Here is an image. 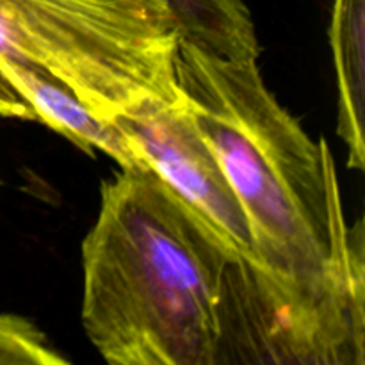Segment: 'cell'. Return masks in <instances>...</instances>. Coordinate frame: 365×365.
I'll use <instances>...</instances> for the list:
<instances>
[{
  "mask_svg": "<svg viewBox=\"0 0 365 365\" xmlns=\"http://www.w3.org/2000/svg\"><path fill=\"white\" fill-rule=\"evenodd\" d=\"M0 118H2V113H0Z\"/></svg>",
  "mask_w": 365,
  "mask_h": 365,
  "instance_id": "9c48e42d",
  "label": "cell"
},
{
  "mask_svg": "<svg viewBox=\"0 0 365 365\" xmlns=\"http://www.w3.org/2000/svg\"><path fill=\"white\" fill-rule=\"evenodd\" d=\"M0 71L14 91L31 106L34 120L77 145L82 152L106 153L120 168L145 164L114 121L93 114L73 89L34 61L0 59Z\"/></svg>",
  "mask_w": 365,
  "mask_h": 365,
  "instance_id": "5b68a950",
  "label": "cell"
},
{
  "mask_svg": "<svg viewBox=\"0 0 365 365\" xmlns=\"http://www.w3.org/2000/svg\"><path fill=\"white\" fill-rule=\"evenodd\" d=\"M330 46L337 73V132L348 148V168H365V0H334Z\"/></svg>",
  "mask_w": 365,
  "mask_h": 365,
  "instance_id": "8992f818",
  "label": "cell"
},
{
  "mask_svg": "<svg viewBox=\"0 0 365 365\" xmlns=\"http://www.w3.org/2000/svg\"><path fill=\"white\" fill-rule=\"evenodd\" d=\"M113 121L146 166L195 210L230 253L234 264L225 274L223 291L252 277L259 264L248 221L216 153L200 134L184 102L150 98Z\"/></svg>",
  "mask_w": 365,
  "mask_h": 365,
  "instance_id": "277c9868",
  "label": "cell"
},
{
  "mask_svg": "<svg viewBox=\"0 0 365 365\" xmlns=\"http://www.w3.org/2000/svg\"><path fill=\"white\" fill-rule=\"evenodd\" d=\"M177 24L180 39L223 59H257L255 24L242 0H157Z\"/></svg>",
  "mask_w": 365,
  "mask_h": 365,
  "instance_id": "52a82bcc",
  "label": "cell"
},
{
  "mask_svg": "<svg viewBox=\"0 0 365 365\" xmlns=\"http://www.w3.org/2000/svg\"><path fill=\"white\" fill-rule=\"evenodd\" d=\"M234 259L150 166L103 180L82 241V327L110 365H216Z\"/></svg>",
  "mask_w": 365,
  "mask_h": 365,
  "instance_id": "7a4b0ae2",
  "label": "cell"
},
{
  "mask_svg": "<svg viewBox=\"0 0 365 365\" xmlns=\"http://www.w3.org/2000/svg\"><path fill=\"white\" fill-rule=\"evenodd\" d=\"M180 32L157 0H0V59L34 61L113 121L145 100L180 103ZM2 118L34 120L0 71Z\"/></svg>",
  "mask_w": 365,
  "mask_h": 365,
  "instance_id": "3957f363",
  "label": "cell"
},
{
  "mask_svg": "<svg viewBox=\"0 0 365 365\" xmlns=\"http://www.w3.org/2000/svg\"><path fill=\"white\" fill-rule=\"evenodd\" d=\"M70 360L56 351L45 335L14 314H0V365H64Z\"/></svg>",
  "mask_w": 365,
  "mask_h": 365,
  "instance_id": "ba28073f",
  "label": "cell"
},
{
  "mask_svg": "<svg viewBox=\"0 0 365 365\" xmlns=\"http://www.w3.org/2000/svg\"><path fill=\"white\" fill-rule=\"evenodd\" d=\"M175 78L237 195L259 264L223 291L220 360L364 365V221L346 223L327 139L314 141L280 106L257 59L180 39Z\"/></svg>",
  "mask_w": 365,
  "mask_h": 365,
  "instance_id": "6da1fadb",
  "label": "cell"
}]
</instances>
